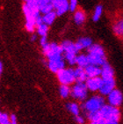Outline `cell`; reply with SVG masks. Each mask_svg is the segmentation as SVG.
Masks as SVG:
<instances>
[{
	"label": "cell",
	"mask_w": 123,
	"mask_h": 124,
	"mask_svg": "<svg viewBox=\"0 0 123 124\" xmlns=\"http://www.w3.org/2000/svg\"><path fill=\"white\" fill-rule=\"evenodd\" d=\"M37 32L41 37L42 36H47V33L48 32V26L44 24V23L40 25V26H37Z\"/></svg>",
	"instance_id": "23"
},
{
	"label": "cell",
	"mask_w": 123,
	"mask_h": 124,
	"mask_svg": "<svg viewBox=\"0 0 123 124\" xmlns=\"http://www.w3.org/2000/svg\"><path fill=\"white\" fill-rule=\"evenodd\" d=\"M115 89V80L114 78L111 79H102V84L100 89L101 95H108L112 91Z\"/></svg>",
	"instance_id": "6"
},
{
	"label": "cell",
	"mask_w": 123,
	"mask_h": 124,
	"mask_svg": "<svg viewBox=\"0 0 123 124\" xmlns=\"http://www.w3.org/2000/svg\"><path fill=\"white\" fill-rule=\"evenodd\" d=\"M101 78L102 79H111L114 78V70L108 63H106L101 68Z\"/></svg>",
	"instance_id": "12"
},
{
	"label": "cell",
	"mask_w": 123,
	"mask_h": 124,
	"mask_svg": "<svg viewBox=\"0 0 123 124\" xmlns=\"http://www.w3.org/2000/svg\"><path fill=\"white\" fill-rule=\"evenodd\" d=\"M102 12H103V8H102V6L101 5H98L97 7L95 8L93 15H92V19H93V21H98V20L101 18Z\"/></svg>",
	"instance_id": "22"
},
{
	"label": "cell",
	"mask_w": 123,
	"mask_h": 124,
	"mask_svg": "<svg viewBox=\"0 0 123 124\" xmlns=\"http://www.w3.org/2000/svg\"><path fill=\"white\" fill-rule=\"evenodd\" d=\"M2 70H3V64H2V62H0V74H1Z\"/></svg>",
	"instance_id": "31"
},
{
	"label": "cell",
	"mask_w": 123,
	"mask_h": 124,
	"mask_svg": "<svg viewBox=\"0 0 123 124\" xmlns=\"http://www.w3.org/2000/svg\"><path fill=\"white\" fill-rule=\"evenodd\" d=\"M34 40H36V36L33 35V37H32V41H34Z\"/></svg>",
	"instance_id": "32"
},
{
	"label": "cell",
	"mask_w": 123,
	"mask_h": 124,
	"mask_svg": "<svg viewBox=\"0 0 123 124\" xmlns=\"http://www.w3.org/2000/svg\"><path fill=\"white\" fill-rule=\"evenodd\" d=\"M74 20L76 24L82 25L85 21V13L82 10H77L74 14Z\"/></svg>",
	"instance_id": "19"
},
{
	"label": "cell",
	"mask_w": 123,
	"mask_h": 124,
	"mask_svg": "<svg viewBox=\"0 0 123 124\" xmlns=\"http://www.w3.org/2000/svg\"><path fill=\"white\" fill-rule=\"evenodd\" d=\"M105 104V100L102 96L96 95L92 96V98L87 100L82 106V108L86 114V116L90 115H92L94 113L100 111L104 106Z\"/></svg>",
	"instance_id": "1"
},
{
	"label": "cell",
	"mask_w": 123,
	"mask_h": 124,
	"mask_svg": "<svg viewBox=\"0 0 123 124\" xmlns=\"http://www.w3.org/2000/svg\"><path fill=\"white\" fill-rule=\"evenodd\" d=\"M61 46L62 48L64 54H73V55H77L78 52V50L76 48V44L69 41H63L61 44Z\"/></svg>",
	"instance_id": "11"
},
{
	"label": "cell",
	"mask_w": 123,
	"mask_h": 124,
	"mask_svg": "<svg viewBox=\"0 0 123 124\" xmlns=\"http://www.w3.org/2000/svg\"><path fill=\"white\" fill-rule=\"evenodd\" d=\"M75 44H76L77 49L79 51V50H82V49H84V48H87L88 49V48L92 45V41L90 38L84 37V38L79 39Z\"/></svg>",
	"instance_id": "14"
},
{
	"label": "cell",
	"mask_w": 123,
	"mask_h": 124,
	"mask_svg": "<svg viewBox=\"0 0 123 124\" xmlns=\"http://www.w3.org/2000/svg\"><path fill=\"white\" fill-rule=\"evenodd\" d=\"M54 0H38V5L40 12L43 14H47L48 12L54 11L53 5Z\"/></svg>",
	"instance_id": "10"
},
{
	"label": "cell",
	"mask_w": 123,
	"mask_h": 124,
	"mask_svg": "<svg viewBox=\"0 0 123 124\" xmlns=\"http://www.w3.org/2000/svg\"><path fill=\"white\" fill-rule=\"evenodd\" d=\"M77 55H73V54H64V57L67 62H69L70 65L76 64L77 61Z\"/></svg>",
	"instance_id": "25"
},
{
	"label": "cell",
	"mask_w": 123,
	"mask_h": 124,
	"mask_svg": "<svg viewBox=\"0 0 123 124\" xmlns=\"http://www.w3.org/2000/svg\"><path fill=\"white\" fill-rule=\"evenodd\" d=\"M88 88L85 83L84 82H77L73 85V87L71 88V93L70 95L73 97L74 99L78 100H85L87 98L88 94Z\"/></svg>",
	"instance_id": "3"
},
{
	"label": "cell",
	"mask_w": 123,
	"mask_h": 124,
	"mask_svg": "<svg viewBox=\"0 0 123 124\" xmlns=\"http://www.w3.org/2000/svg\"><path fill=\"white\" fill-rule=\"evenodd\" d=\"M75 121H76V122L78 124L85 123V119H84V117H82L81 115H77V116H75Z\"/></svg>",
	"instance_id": "28"
},
{
	"label": "cell",
	"mask_w": 123,
	"mask_h": 124,
	"mask_svg": "<svg viewBox=\"0 0 123 124\" xmlns=\"http://www.w3.org/2000/svg\"><path fill=\"white\" fill-rule=\"evenodd\" d=\"M69 6L70 12H75L77 7V0H69Z\"/></svg>",
	"instance_id": "26"
},
{
	"label": "cell",
	"mask_w": 123,
	"mask_h": 124,
	"mask_svg": "<svg viewBox=\"0 0 123 124\" xmlns=\"http://www.w3.org/2000/svg\"><path fill=\"white\" fill-rule=\"evenodd\" d=\"M88 54L94 55H100V56H106L104 48L99 44H92L90 48H88Z\"/></svg>",
	"instance_id": "16"
},
{
	"label": "cell",
	"mask_w": 123,
	"mask_h": 124,
	"mask_svg": "<svg viewBox=\"0 0 123 124\" xmlns=\"http://www.w3.org/2000/svg\"><path fill=\"white\" fill-rule=\"evenodd\" d=\"M56 16H57V14L54 11H52V12H48V13H47V14H44V16L42 17L43 23L47 25V26H50L51 24H53V22L54 21V19H55Z\"/></svg>",
	"instance_id": "18"
},
{
	"label": "cell",
	"mask_w": 123,
	"mask_h": 124,
	"mask_svg": "<svg viewBox=\"0 0 123 124\" xmlns=\"http://www.w3.org/2000/svg\"><path fill=\"white\" fill-rule=\"evenodd\" d=\"M67 109L69 110V112L74 115V116H77V115H79V112H80V108L78 107V105L77 103L74 102H69L66 105Z\"/></svg>",
	"instance_id": "20"
},
{
	"label": "cell",
	"mask_w": 123,
	"mask_h": 124,
	"mask_svg": "<svg viewBox=\"0 0 123 124\" xmlns=\"http://www.w3.org/2000/svg\"><path fill=\"white\" fill-rule=\"evenodd\" d=\"M76 64H77L78 67H81V68L85 69L88 65H90V62H89L88 55H77V56Z\"/></svg>",
	"instance_id": "17"
},
{
	"label": "cell",
	"mask_w": 123,
	"mask_h": 124,
	"mask_svg": "<svg viewBox=\"0 0 123 124\" xmlns=\"http://www.w3.org/2000/svg\"><path fill=\"white\" fill-rule=\"evenodd\" d=\"M101 84H102V78H100V77L88 78L87 80L85 81V85H86V86H87L88 90L91 92L100 91Z\"/></svg>",
	"instance_id": "8"
},
{
	"label": "cell",
	"mask_w": 123,
	"mask_h": 124,
	"mask_svg": "<svg viewBox=\"0 0 123 124\" xmlns=\"http://www.w3.org/2000/svg\"><path fill=\"white\" fill-rule=\"evenodd\" d=\"M74 74H75V78H76L77 82H84V83H85V81L88 78L86 72H85V70L84 68H81V67H77V69L74 70Z\"/></svg>",
	"instance_id": "15"
},
{
	"label": "cell",
	"mask_w": 123,
	"mask_h": 124,
	"mask_svg": "<svg viewBox=\"0 0 123 124\" xmlns=\"http://www.w3.org/2000/svg\"><path fill=\"white\" fill-rule=\"evenodd\" d=\"M47 66L49 68V70L52 72L57 73L60 71L61 70L64 69L65 66V62H64L63 58H58V59H53V60H48V63Z\"/></svg>",
	"instance_id": "9"
},
{
	"label": "cell",
	"mask_w": 123,
	"mask_h": 124,
	"mask_svg": "<svg viewBox=\"0 0 123 124\" xmlns=\"http://www.w3.org/2000/svg\"><path fill=\"white\" fill-rule=\"evenodd\" d=\"M53 5H54V10L56 12L57 16L64 14L68 10H69L68 0H54Z\"/></svg>",
	"instance_id": "7"
},
{
	"label": "cell",
	"mask_w": 123,
	"mask_h": 124,
	"mask_svg": "<svg viewBox=\"0 0 123 124\" xmlns=\"http://www.w3.org/2000/svg\"><path fill=\"white\" fill-rule=\"evenodd\" d=\"M114 31L118 35H123V20H120L114 25Z\"/></svg>",
	"instance_id": "24"
},
{
	"label": "cell",
	"mask_w": 123,
	"mask_h": 124,
	"mask_svg": "<svg viewBox=\"0 0 123 124\" xmlns=\"http://www.w3.org/2000/svg\"><path fill=\"white\" fill-rule=\"evenodd\" d=\"M42 50L44 55L47 56L48 60L62 58L63 54L62 46L58 45L56 43H47L46 46L42 47Z\"/></svg>",
	"instance_id": "2"
},
{
	"label": "cell",
	"mask_w": 123,
	"mask_h": 124,
	"mask_svg": "<svg viewBox=\"0 0 123 124\" xmlns=\"http://www.w3.org/2000/svg\"><path fill=\"white\" fill-rule=\"evenodd\" d=\"M0 114H1V113H0Z\"/></svg>",
	"instance_id": "34"
},
{
	"label": "cell",
	"mask_w": 123,
	"mask_h": 124,
	"mask_svg": "<svg viewBox=\"0 0 123 124\" xmlns=\"http://www.w3.org/2000/svg\"><path fill=\"white\" fill-rule=\"evenodd\" d=\"M57 78L62 85H69L76 81L74 70L72 69H62L56 73Z\"/></svg>",
	"instance_id": "4"
},
{
	"label": "cell",
	"mask_w": 123,
	"mask_h": 124,
	"mask_svg": "<svg viewBox=\"0 0 123 124\" xmlns=\"http://www.w3.org/2000/svg\"><path fill=\"white\" fill-rule=\"evenodd\" d=\"M10 122V118L6 114H3L1 113L0 114V124L1 123H5V122Z\"/></svg>",
	"instance_id": "27"
},
{
	"label": "cell",
	"mask_w": 123,
	"mask_h": 124,
	"mask_svg": "<svg viewBox=\"0 0 123 124\" xmlns=\"http://www.w3.org/2000/svg\"><path fill=\"white\" fill-rule=\"evenodd\" d=\"M10 122L11 124H18L17 123V117L15 115H12L10 116Z\"/></svg>",
	"instance_id": "30"
},
{
	"label": "cell",
	"mask_w": 123,
	"mask_h": 124,
	"mask_svg": "<svg viewBox=\"0 0 123 124\" xmlns=\"http://www.w3.org/2000/svg\"><path fill=\"white\" fill-rule=\"evenodd\" d=\"M1 124H11V122H5V123H1Z\"/></svg>",
	"instance_id": "33"
},
{
	"label": "cell",
	"mask_w": 123,
	"mask_h": 124,
	"mask_svg": "<svg viewBox=\"0 0 123 124\" xmlns=\"http://www.w3.org/2000/svg\"><path fill=\"white\" fill-rule=\"evenodd\" d=\"M59 93H60V95H61L62 98H67V97H68V96L70 94L71 89H69V85H62L60 86Z\"/></svg>",
	"instance_id": "21"
},
{
	"label": "cell",
	"mask_w": 123,
	"mask_h": 124,
	"mask_svg": "<svg viewBox=\"0 0 123 124\" xmlns=\"http://www.w3.org/2000/svg\"><path fill=\"white\" fill-rule=\"evenodd\" d=\"M107 100H108L109 105L118 108L119 106L121 105L123 101V95L121 92L118 89H114V91L107 95Z\"/></svg>",
	"instance_id": "5"
},
{
	"label": "cell",
	"mask_w": 123,
	"mask_h": 124,
	"mask_svg": "<svg viewBox=\"0 0 123 124\" xmlns=\"http://www.w3.org/2000/svg\"><path fill=\"white\" fill-rule=\"evenodd\" d=\"M40 45H41V47H44V46H46L47 44V36H42L41 38H40Z\"/></svg>",
	"instance_id": "29"
},
{
	"label": "cell",
	"mask_w": 123,
	"mask_h": 124,
	"mask_svg": "<svg viewBox=\"0 0 123 124\" xmlns=\"http://www.w3.org/2000/svg\"><path fill=\"white\" fill-rule=\"evenodd\" d=\"M85 70L88 78H96V77H100L101 75V68L100 66L90 64Z\"/></svg>",
	"instance_id": "13"
}]
</instances>
